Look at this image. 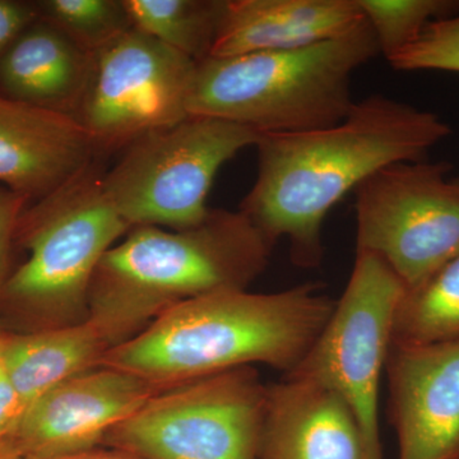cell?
Listing matches in <instances>:
<instances>
[{
  "mask_svg": "<svg viewBox=\"0 0 459 459\" xmlns=\"http://www.w3.org/2000/svg\"><path fill=\"white\" fill-rule=\"evenodd\" d=\"M157 392L126 371L93 368L32 401L9 437L23 459L89 451Z\"/></svg>",
  "mask_w": 459,
  "mask_h": 459,
  "instance_id": "obj_11",
  "label": "cell"
},
{
  "mask_svg": "<svg viewBox=\"0 0 459 459\" xmlns=\"http://www.w3.org/2000/svg\"><path fill=\"white\" fill-rule=\"evenodd\" d=\"M259 459H364L360 428L333 389L283 376L268 385Z\"/></svg>",
  "mask_w": 459,
  "mask_h": 459,
  "instance_id": "obj_14",
  "label": "cell"
},
{
  "mask_svg": "<svg viewBox=\"0 0 459 459\" xmlns=\"http://www.w3.org/2000/svg\"><path fill=\"white\" fill-rule=\"evenodd\" d=\"M0 459H23L12 437H0Z\"/></svg>",
  "mask_w": 459,
  "mask_h": 459,
  "instance_id": "obj_27",
  "label": "cell"
},
{
  "mask_svg": "<svg viewBox=\"0 0 459 459\" xmlns=\"http://www.w3.org/2000/svg\"><path fill=\"white\" fill-rule=\"evenodd\" d=\"M101 161L23 210L18 220L14 238L29 258L5 280L0 304L26 323L27 332L89 319L96 268L132 229L105 193Z\"/></svg>",
  "mask_w": 459,
  "mask_h": 459,
  "instance_id": "obj_5",
  "label": "cell"
},
{
  "mask_svg": "<svg viewBox=\"0 0 459 459\" xmlns=\"http://www.w3.org/2000/svg\"><path fill=\"white\" fill-rule=\"evenodd\" d=\"M273 247L240 210H211L184 230L135 226L100 261L89 319L117 346L186 301L247 290L264 273Z\"/></svg>",
  "mask_w": 459,
  "mask_h": 459,
  "instance_id": "obj_3",
  "label": "cell"
},
{
  "mask_svg": "<svg viewBox=\"0 0 459 459\" xmlns=\"http://www.w3.org/2000/svg\"><path fill=\"white\" fill-rule=\"evenodd\" d=\"M3 373L2 358H0V374Z\"/></svg>",
  "mask_w": 459,
  "mask_h": 459,
  "instance_id": "obj_28",
  "label": "cell"
},
{
  "mask_svg": "<svg viewBox=\"0 0 459 459\" xmlns=\"http://www.w3.org/2000/svg\"><path fill=\"white\" fill-rule=\"evenodd\" d=\"M365 20L358 0H228L210 56L299 49Z\"/></svg>",
  "mask_w": 459,
  "mask_h": 459,
  "instance_id": "obj_15",
  "label": "cell"
},
{
  "mask_svg": "<svg viewBox=\"0 0 459 459\" xmlns=\"http://www.w3.org/2000/svg\"><path fill=\"white\" fill-rule=\"evenodd\" d=\"M92 56L47 21L36 20L0 59V93L75 117Z\"/></svg>",
  "mask_w": 459,
  "mask_h": 459,
  "instance_id": "obj_16",
  "label": "cell"
},
{
  "mask_svg": "<svg viewBox=\"0 0 459 459\" xmlns=\"http://www.w3.org/2000/svg\"><path fill=\"white\" fill-rule=\"evenodd\" d=\"M448 162H397L355 190L356 252L415 291L459 255V178Z\"/></svg>",
  "mask_w": 459,
  "mask_h": 459,
  "instance_id": "obj_8",
  "label": "cell"
},
{
  "mask_svg": "<svg viewBox=\"0 0 459 459\" xmlns=\"http://www.w3.org/2000/svg\"><path fill=\"white\" fill-rule=\"evenodd\" d=\"M102 157L75 117L0 93V183L5 188L40 201Z\"/></svg>",
  "mask_w": 459,
  "mask_h": 459,
  "instance_id": "obj_13",
  "label": "cell"
},
{
  "mask_svg": "<svg viewBox=\"0 0 459 459\" xmlns=\"http://www.w3.org/2000/svg\"><path fill=\"white\" fill-rule=\"evenodd\" d=\"M47 459H143L131 453L119 451V449L108 448V446H96L89 451L72 453V455H60V457Z\"/></svg>",
  "mask_w": 459,
  "mask_h": 459,
  "instance_id": "obj_26",
  "label": "cell"
},
{
  "mask_svg": "<svg viewBox=\"0 0 459 459\" xmlns=\"http://www.w3.org/2000/svg\"><path fill=\"white\" fill-rule=\"evenodd\" d=\"M459 338V255L415 291L406 292L394 316L392 342L430 344Z\"/></svg>",
  "mask_w": 459,
  "mask_h": 459,
  "instance_id": "obj_19",
  "label": "cell"
},
{
  "mask_svg": "<svg viewBox=\"0 0 459 459\" xmlns=\"http://www.w3.org/2000/svg\"><path fill=\"white\" fill-rule=\"evenodd\" d=\"M334 307L314 282L270 294L240 290L201 296L115 346L100 367L126 371L157 391L256 364L285 376L303 360Z\"/></svg>",
  "mask_w": 459,
  "mask_h": 459,
  "instance_id": "obj_2",
  "label": "cell"
},
{
  "mask_svg": "<svg viewBox=\"0 0 459 459\" xmlns=\"http://www.w3.org/2000/svg\"><path fill=\"white\" fill-rule=\"evenodd\" d=\"M386 60L409 47L433 21L459 13L457 0H358Z\"/></svg>",
  "mask_w": 459,
  "mask_h": 459,
  "instance_id": "obj_21",
  "label": "cell"
},
{
  "mask_svg": "<svg viewBox=\"0 0 459 459\" xmlns=\"http://www.w3.org/2000/svg\"><path fill=\"white\" fill-rule=\"evenodd\" d=\"M385 371L400 459H459V338L392 342Z\"/></svg>",
  "mask_w": 459,
  "mask_h": 459,
  "instance_id": "obj_12",
  "label": "cell"
},
{
  "mask_svg": "<svg viewBox=\"0 0 459 459\" xmlns=\"http://www.w3.org/2000/svg\"><path fill=\"white\" fill-rule=\"evenodd\" d=\"M228 0H124L133 27L199 63L210 56Z\"/></svg>",
  "mask_w": 459,
  "mask_h": 459,
  "instance_id": "obj_18",
  "label": "cell"
},
{
  "mask_svg": "<svg viewBox=\"0 0 459 459\" xmlns=\"http://www.w3.org/2000/svg\"><path fill=\"white\" fill-rule=\"evenodd\" d=\"M39 18L92 54L133 29L124 0H42Z\"/></svg>",
  "mask_w": 459,
  "mask_h": 459,
  "instance_id": "obj_20",
  "label": "cell"
},
{
  "mask_svg": "<svg viewBox=\"0 0 459 459\" xmlns=\"http://www.w3.org/2000/svg\"><path fill=\"white\" fill-rule=\"evenodd\" d=\"M114 347L91 319L47 331H0L3 371L27 406L53 386L100 367Z\"/></svg>",
  "mask_w": 459,
  "mask_h": 459,
  "instance_id": "obj_17",
  "label": "cell"
},
{
  "mask_svg": "<svg viewBox=\"0 0 459 459\" xmlns=\"http://www.w3.org/2000/svg\"><path fill=\"white\" fill-rule=\"evenodd\" d=\"M26 409L25 401L3 371L0 374V437L12 434Z\"/></svg>",
  "mask_w": 459,
  "mask_h": 459,
  "instance_id": "obj_25",
  "label": "cell"
},
{
  "mask_svg": "<svg viewBox=\"0 0 459 459\" xmlns=\"http://www.w3.org/2000/svg\"><path fill=\"white\" fill-rule=\"evenodd\" d=\"M406 287L377 255L356 252L351 276L322 333L287 377L333 389L360 428L364 459H383L379 389Z\"/></svg>",
  "mask_w": 459,
  "mask_h": 459,
  "instance_id": "obj_9",
  "label": "cell"
},
{
  "mask_svg": "<svg viewBox=\"0 0 459 459\" xmlns=\"http://www.w3.org/2000/svg\"><path fill=\"white\" fill-rule=\"evenodd\" d=\"M259 137L228 120L190 115L124 148L105 171V193L131 228H195L211 212L207 197L217 172Z\"/></svg>",
  "mask_w": 459,
  "mask_h": 459,
  "instance_id": "obj_6",
  "label": "cell"
},
{
  "mask_svg": "<svg viewBox=\"0 0 459 459\" xmlns=\"http://www.w3.org/2000/svg\"><path fill=\"white\" fill-rule=\"evenodd\" d=\"M397 71H446L459 74V13L433 21L409 47L389 57Z\"/></svg>",
  "mask_w": 459,
  "mask_h": 459,
  "instance_id": "obj_22",
  "label": "cell"
},
{
  "mask_svg": "<svg viewBox=\"0 0 459 459\" xmlns=\"http://www.w3.org/2000/svg\"><path fill=\"white\" fill-rule=\"evenodd\" d=\"M451 133L439 115L373 95L337 126L261 134L258 174L240 211L274 246L286 238L295 265L318 267L329 211L385 166L421 161Z\"/></svg>",
  "mask_w": 459,
  "mask_h": 459,
  "instance_id": "obj_1",
  "label": "cell"
},
{
  "mask_svg": "<svg viewBox=\"0 0 459 459\" xmlns=\"http://www.w3.org/2000/svg\"><path fill=\"white\" fill-rule=\"evenodd\" d=\"M268 385L255 367L153 394L101 446L143 459H259Z\"/></svg>",
  "mask_w": 459,
  "mask_h": 459,
  "instance_id": "obj_7",
  "label": "cell"
},
{
  "mask_svg": "<svg viewBox=\"0 0 459 459\" xmlns=\"http://www.w3.org/2000/svg\"><path fill=\"white\" fill-rule=\"evenodd\" d=\"M39 20L36 4L0 0V59L27 27Z\"/></svg>",
  "mask_w": 459,
  "mask_h": 459,
  "instance_id": "obj_24",
  "label": "cell"
},
{
  "mask_svg": "<svg viewBox=\"0 0 459 459\" xmlns=\"http://www.w3.org/2000/svg\"><path fill=\"white\" fill-rule=\"evenodd\" d=\"M380 54L367 18L340 38L299 49L208 56L198 63L189 114L238 124L259 134H290L342 122L352 75Z\"/></svg>",
  "mask_w": 459,
  "mask_h": 459,
  "instance_id": "obj_4",
  "label": "cell"
},
{
  "mask_svg": "<svg viewBox=\"0 0 459 459\" xmlns=\"http://www.w3.org/2000/svg\"><path fill=\"white\" fill-rule=\"evenodd\" d=\"M26 204L27 199L22 195L7 188H0V296L7 280L9 249Z\"/></svg>",
  "mask_w": 459,
  "mask_h": 459,
  "instance_id": "obj_23",
  "label": "cell"
},
{
  "mask_svg": "<svg viewBox=\"0 0 459 459\" xmlns=\"http://www.w3.org/2000/svg\"><path fill=\"white\" fill-rule=\"evenodd\" d=\"M198 63L152 36L129 30L92 54L75 119L102 156L190 117Z\"/></svg>",
  "mask_w": 459,
  "mask_h": 459,
  "instance_id": "obj_10",
  "label": "cell"
}]
</instances>
